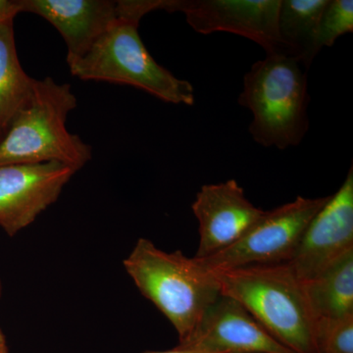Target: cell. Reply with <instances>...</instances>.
Segmentation results:
<instances>
[{"label":"cell","mask_w":353,"mask_h":353,"mask_svg":"<svg viewBox=\"0 0 353 353\" xmlns=\"http://www.w3.org/2000/svg\"><path fill=\"white\" fill-rule=\"evenodd\" d=\"M13 21H0V136L2 138L16 114L31 99L37 82L21 66L16 50Z\"/></svg>","instance_id":"cell-15"},{"label":"cell","mask_w":353,"mask_h":353,"mask_svg":"<svg viewBox=\"0 0 353 353\" xmlns=\"http://www.w3.org/2000/svg\"><path fill=\"white\" fill-rule=\"evenodd\" d=\"M221 294L239 301L281 345L317 353L315 318L303 284L288 263L250 265L210 272Z\"/></svg>","instance_id":"cell-2"},{"label":"cell","mask_w":353,"mask_h":353,"mask_svg":"<svg viewBox=\"0 0 353 353\" xmlns=\"http://www.w3.org/2000/svg\"><path fill=\"white\" fill-rule=\"evenodd\" d=\"M303 284L315 320L352 315L353 250Z\"/></svg>","instance_id":"cell-13"},{"label":"cell","mask_w":353,"mask_h":353,"mask_svg":"<svg viewBox=\"0 0 353 353\" xmlns=\"http://www.w3.org/2000/svg\"><path fill=\"white\" fill-rule=\"evenodd\" d=\"M118 16L87 54L69 68L83 81L132 85L172 104L192 106V83L155 61L139 34V21L157 10L158 0H120Z\"/></svg>","instance_id":"cell-1"},{"label":"cell","mask_w":353,"mask_h":353,"mask_svg":"<svg viewBox=\"0 0 353 353\" xmlns=\"http://www.w3.org/2000/svg\"><path fill=\"white\" fill-rule=\"evenodd\" d=\"M6 350H7L6 336H4L3 333L0 330V353L6 352Z\"/></svg>","instance_id":"cell-20"},{"label":"cell","mask_w":353,"mask_h":353,"mask_svg":"<svg viewBox=\"0 0 353 353\" xmlns=\"http://www.w3.org/2000/svg\"><path fill=\"white\" fill-rule=\"evenodd\" d=\"M21 13L36 14L50 23L66 43L67 63L90 50L118 16L112 0H20Z\"/></svg>","instance_id":"cell-12"},{"label":"cell","mask_w":353,"mask_h":353,"mask_svg":"<svg viewBox=\"0 0 353 353\" xmlns=\"http://www.w3.org/2000/svg\"><path fill=\"white\" fill-rule=\"evenodd\" d=\"M76 106L68 83L50 77L37 80L31 99L0 141V166L59 162L81 170L92 158V148L67 130V117Z\"/></svg>","instance_id":"cell-5"},{"label":"cell","mask_w":353,"mask_h":353,"mask_svg":"<svg viewBox=\"0 0 353 353\" xmlns=\"http://www.w3.org/2000/svg\"><path fill=\"white\" fill-rule=\"evenodd\" d=\"M352 32V0H330L316 32V52L318 54L323 48H331L340 37Z\"/></svg>","instance_id":"cell-16"},{"label":"cell","mask_w":353,"mask_h":353,"mask_svg":"<svg viewBox=\"0 0 353 353\" xmlns=\"http://www.w3.org/2000/svg\"><path fill=\"white\" fill-rule=\"evenodd\" d=\"M329 199L330 196L319 199L297 196L289 203L267 210L234 245L205 259H194L208 272L287 263L294 256L306 227Z\"/></svg>","instance_id":"cell-6"},{"label":"cell","mask_w":353,"mask_h":353,"mask_svg":"<svg viewBox=\"0 0 353 353\" xmlns=\"http://www.w3.org/2000/svg\"><path fill=\"white\" fill-rule=\"evenodd\" d=\"M317 353H353V314L315 320Z\"/></svg>","instance_id":"cell-17"},{"label":"cell","mask_w":353,"mask_h":353,"mask_svg":"<svg viewBox=\"0 0 353 353\" xmlns=\"http://www.w3.org/2000/svg\"><path fill=\"white\" fill-rule=\"evenodd\" d=\"M330 0H281L279 34L287 57L307 69L317 55L316 32Z\"/></svg>","instance_id":"cell-14"},{"label":"cell","mask_w":353,"mask_h":353,"mask_svg":"<svg viewBox=\"0 0 353 353\" xmlns=\"http://www.w3.org/2000/svg\"><path fill=\"white\" fill-rule=\"evenodd\" d=\"M143 353H209V352H199V350H190V348H185L180 347V345H176L175 348L173 350H164V352H146Z\"/></svg>","instance_id":"cell-19"},{"label":"cell","mask_w":353,"mask_h":353,"mask_svg":"<svg viewBox=\"0 0 353 353\" xmlns=\"http://www.w3.org/2000/svg\"><path fill=\"white\" fill-rule=\"evenodd\" d=\"M19 13L20 0H0V21L14 19Z\"/></svg>","instance_id":"cell-18"},{"label":"cell","mask_w":353,"mask_h":353,"mask_svg":"<svg viewBox=\"0 0 353 353\" xmlns=\"http://www.w3.org/2000/svg\"><path fill=\"white\" fill-rule=\"evenodd\" d=\"M192 210L199 221V245L194 256L197 259L234 245L266 212L246 199L236 180L204 185L197 192Z\"/></svg>","instance_id":"cell-11"},{"label":"cell","mask_w":353,"mask_h":353,"mask_svg":"<svg viewBox=\"0 0 353 353\" xmlns=\"http://www.w3.org/2000/svg\"><path fill=\"white\" fill-rule=\"evenodd\" d=\"M1 139H2V137H1V136H0V141H1Z\"/></svg>","instance_id":"cell-22"},{"label":"cell","mask_w":353,"mask_h":353,"mask_svg":"<svg viewBox=\"0 0 353 353\" xmlns=\"http://www.w3.org/2000/svg\"><path fill=\"white\" fill-rule=\"evenodd\" d=\"M77 170L59 162L0 166V227L14 236L61 194Z\"/></svg>","instance_id":"cell-8"},{"label":"cell","mask_w":353,"mask_h":353,"mask_svg":"<svg viewBox=\"0 0 353 353\" xmlns=\"http://www.w3.org/2000/svg\"><path fill=\"white\" fill-rule=\"evenodd\" d=\"M123 266L141 294L171 322L179 343L189 338L206 309L221 294L212 273L181 250L166 252L139 239Z\"/></svg>","instance_id":"cell-3"},{"label":"cell","mask_w":353,"mask_h":353,"mask_svg":"<svg viewBox=\"0 0 353 353\" xmlns=\"http://www.w3.org/2000/svg\"><path fill=\"white\" fill-rule=\"evenodd\" d=\"M353 250V167L338 192L313 217L289 262L301 281L311 280Z\"/></svg>","instance_id":"cell-9"},{"label":"cell","mask_w":353,"mask_h":353,"mask_svg":"<svg viewBox=\"0 0 353 353\" xmlns=\"http://www.w3.org/2000/svg\"><path fill=\"white\" fill-rule=\"evenodd\" d=\"M281 0H160L159 10L185 14L202 34L232 32L259 44L266 55L285 54L279 34Z\"/></svg>","instance_id":"cell-7"},{"label":"cell","mask_w":353,"mask_h":353,"mask_svg":"<svg viewBox=\"0 0 353 353\" xmlns=\"http://www.w3.org/2000/svg\"><path fill=\"white\" fill-rule=\"evenodd\" d=\"M2 353H8V350H6V352H2Z\"/></svg>","instance_id":"cell-21"},{"label":"cell","mask_w":353,"mask_h":353,"mask_svg":"<svg viewBox=\"0 0 353 353\" xmlns=\"http://www.w3.org/2000/svg\"><path fill=\"white\" fill-rule=\"evenodd\" d=\"M238 101L252 112L250 134L264 148L287 150L301 145L307 134V75L294 58L269 54L255 62L243 78Z\"/></svg>","instance_id":"cell-4"},{"label":"cell","mask_w":353,"mask_h":353,"mask_svg":"<svg viewBox=\"0 0 353 353\" xmlns=\"http://www.w3.org/2000/svg\"><path fill=\"white\" fill-rule=\"evenodd\" d=\"M180 347L209 353H294L239 301L221 294Z\"/></svg>","instance_id":"cell-10"}]
</instances>
